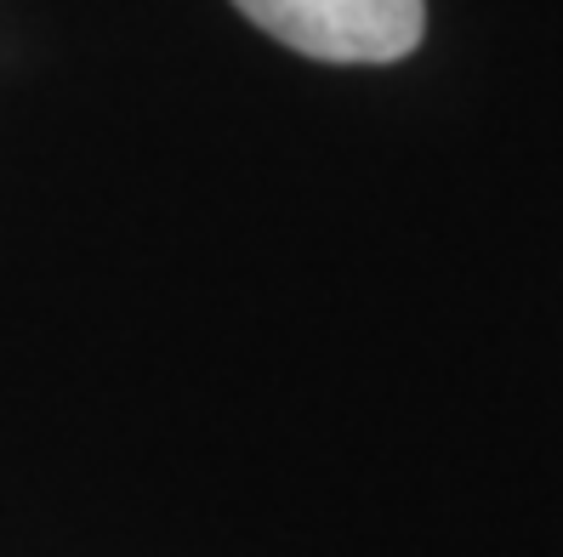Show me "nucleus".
Returning a JSON list of instances; mask_svg holds the SVG:
<instances>
[{
  "label": "nucleus",
  "instance_id": "1",
  "mask_svg": "<svg viewBox=\"0 0 563 557\" xmlns=\"http://www.w3.org/2000/svg\"><path fill=\"white\" fill-rule=\"evenodd\" d=\"M279 46L319 63H399L421 46L427 0H234Z\"/></svg>",
  "mask_w": 563,
  "mask_h": 557
}]
</instances>
